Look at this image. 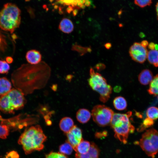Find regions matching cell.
Returning <instances> with one entry per match:
<instances>
[{
    "label": "cell",
    "instance_id": "1",
    "mask_svg": "<svg viewBox=\"0 0 158 158\" xmlns=\"http://www.w3.org/2000/svg\"><path fill=\"white\" fill-rule=\"evenodd\" d=\"M51 73L50 66L44 61L36 65L25 63L13 71L11 80L16 89L26 95L32 93L36 89L43 87Z\"/></svg>",
    "mask_w": 158,
    "mask_h": 158
},
{
    "label": "cell",
    "instance_id": "2",
    "mask_svg": "<svg viewBox=\"0 0 158 158\" xmlns=\"http://www.w3.org/2000/svg\"><path fill=\"white\" fill-rule=\"evenodd\" d=\"M47 137L39 125L26 128L20 136L18 143L22 146L25 153L28 154L35 151H40Z\"/></svg>",
    "mask_w": 158,
    "mask_h": 158
},
{
    "label": "cell",
    "instance_id": "3",
    "mask_svg": "<svg viewBox=\"0 0 158 158\" xmlns=\"http://www.w3.org/2000/svg\"><path fill=\"white\" fill-rule=\"evenodd\" d=\"M21 11L15 4L7 3L0 11V28L13 33L21 23Z\"/></svg>",
    "mask_w": 158,
    "mask_h": 158
},
{
    "label": "cell",
    "instance_id": "4",
    "mask_svg": "<svg viewBox=\"0 0 158 158\" xmlns=\"http://www.w3.org/2000/svg\"><path fill=\"white\" fill-rule=\"evenodd\" d=\"M132 114L131 111L124 114L114 113L110 123L115 138L124 144L127 143L129 134L135 130V127L130 121Z\"/></svg>",
    "mask_w": 158,
    "mask_h": 158
},
{
    "label": "cell",
    "instance_id": "5",
    "mask_svg": "<svg viewBox=\"0 0 158 158\" xmlns=\"http://www.w3.org/2000/svg\"><path fill=\"white\" fill-rule=\"evenodd\" d=\"M90 77L88 80L89 85L93 90L99 94L100 100L103 103L106 102L112 92L111 86L107 83L105 78L99 73L95 72L92 68L90 69Z\"/></svg>",
    "mask_w": 158,
    "mask_h": 158
},
{
    "label": "cell",
    "instance_id": "6",
    "mask_svg": "<svg viewBox=\"0 0 158 158\" xmlns=\"http://www.w3.org/2000/svg\"><path fill=\"white\" fill-rule=\"evenodd\" d=\"M139 144L148 156L154 158L158 152V131L153 128L147 130L142 134Z\"/></svg>",
    "mask_w": 158,
    "mask_h": 158
},
{
    "label": "cell",
    "instance_id": "7",
    "mask_svg": "<svg viewBox=\"0 0 158 158\" xmlns=\"http://www.w3.org/2000/svg\"><path fill=\"white\" fill-rule=\"evenodd\" d=\"M114 114L109 108L102 105H97L93 107L91 116L94 122L102 127L110 124Z\"/></svg>",
    "mask_w": 158,
    "mask_h": 158
},
{
    "label": "cell",
    "instance_id": "8",
    "mask_svg": "<svg viewBox=\"0 0 158 158\" xmlns=\"http://www.w3.org/2000/svg\"><path fill=\"white\" fill-rule=\"evenodd\" d=\"M24 116L20 114L15 117L8 119H3L0 116L1 124L7 126L10 130H17L34 123L37 121L36 117L33 116Z\"/></svg>",
    "mask_w": 158,
    "mask_h": 158
},
{
    "label": "cell",
    "instance_id": "9",
    "mask_svg": "<svg viewBox=\"0 0 158 158\" xmlns=\"http://www.w3.org/2000/svg\"><path fill=\"white\" fill-rule=\"evenodd\" d=\"M148 51L141 43L135 42L130 47L129 53L132 59L140 63H144L147 58Z\"/></svg>",
    "mask_w": 158,
    "mask_h": 158
},
{
    "label": "cell",
    "instance_id": "10",
    "mask_svg": "<svg viewBox=\"0 0 158 158\" xmlns=\"http://www.w3.org/2000/svg\"><path fill=\"white\" fill-rule=\"evenodd\" d=\"M15 110L22 109L26 103L24 95L18 90L13 88L7 94Z\"/></svg>",
    "mask_w": 158,
    "mask_h": 158
},
{
    "label": "cell",
    "instance_id": "11",
    "mask_svg": "<svg viewBox=\"0 0 158 158\" xmlns=\"http://www.w3.org/2000/svg\"><path fill=\"white\" fill-rule=\"evenodd\" d=\"M66 135L67 141L71 145L74 150L83 140L82 130L76 125H74Z\"/></svg>",
    "mask_w": 158,
    "mask_h": 158
},
{
    "label": "cell",
    "instance_id": "12",
    "mask_svg": "<svg viewBox=\"0 0 158 158\" xmlns=\"http://www.w3.org/2000/svg\"><path fill=\"white\" fill-rule=\"evenodd\" d=\"M14 110L7 94L0 96V110L4 113L13 114Z\"/></svg>",
    "mask_w": 158,
    "mask_h": 158
},
{
    "label": "cell",
    "instance_id": "13",
    "mask_svg": "<svg viewBox=\"0 0 158 158\" xmlns=\"http://www.w3.org/2000/svg\"><path fill=\"white\" fill-rule=\"evenodd\" d=\"M42 56L38 51L31 49L27 51L25 55V58L29 64L36 65L40 63L42 61Z\"/></svg>",
    "mask_w": 158,
    "mask_h": 158
},
{
    "label": "cell",
    "instance_id": "14",
    "mask_svg": "<svg viewBox=\"0 0 158 158\" xmlns=\"http://www.w3.org/2000/svg\"><path fill=\"white\" fill-rule=\"evenodd\" d=\"M11 40L8 35L0 30V56L8 51Z\"/></svg>",
    "mask_w": 158,
    "mask_h": 158
},
{
    "label": "cell",
    "instance_id": "15",
    "mask_svg": "<svg viewBox=\"0 0 158 158\" xmlns=\"http://www.w3.org/2000/svg\"><path fill=\"white\" fill-rule=\"evenodd\" d=\"M74 25L72 21L69 19L63 18L60 21L58 26L59 29L62 32L69 34L73 30Z\"/></svg>",
    "mask_w": 158,
    "mask_h": 158
},
{
    "label": "cell",
    "instance_id": "16",
    "mask_svg": "<svg viewBox=\"0 0 158 158\" xmlns=\"http://www.w3.org/2000/svg\"><path fill=\"white\" fill-rule=\"evenodd\" d=\"M152 72L148 69L143 70L139 74L138 80L140 84L143 85H147L150 83L153 79Z\"/></svg>",
    "mask_w": 158,
    "mask_h": 158
},
{
    "label": "cell",
    "instance_id": "17",
    "mask_svg": "<svg viewBox=\"0 0 158 158\" xmlns=\"http://www.w3.org/2000/svg\"><path fill=\"white\" fill-rule=\"evenodd\" d=\"M74 122L70 117H65L60 121L59 126L61 130L64 133L67 134L74 126Z\"/></svg>",
    "mask_w": 158,
    "mask_h": 158
},
{
    "label": "cell",
    "instance_id": "18",
    "mask_svg": "<svg viewBox=\"0 0 158 158\" xmlns=\"http://www.w3.org/2000/svg\"><path fill=\"white\" fill-rule=\"evenodd\" d=\"M91 113L85 109H79L77 112L76 118L78 121L82 123H86L90 120Z\"/></svg>",
    "mask_w": 158,
    "mask_h": 158
},
{
    "label": "cell",
    "instance_id": "19",
    "mask_svg": "<svg viewBox=\"0 0 158 158\" xmlns=\"http://www.w3.org/2000/svg\"><path fill=\"white\" fill-rule=\"evenodd\" d=\"M10 81L6 78H0V96L7 94L11 90Z\"/></svg>",
    "mask_w": 158,
    "mask_h": 158
},
{
    "label": "cell",
    "instance_id": "20",
    "mask_svg": "<svg viewBox=\"0 0 158 158\" xmlns=\"http://www.w3.org/2000/svg\"><path fill=\"white\" fill-rule=\"evenodd\" d=\"M115 108L118 110L125 109L127 107V103L126 99L123 97L118 96L115 97L113 102Z\"/></svg>",
    "mask_w": 158,
    "mask_h": 158
},
{
    "label": "cell",
    "instance_id": "21",
    "mask_svg": "<svg viewBox=\"0 0 158 158\" xmlns=\"http://www.w3.org/2000/svg\"><path fill=\"white\" fill-rule=\"evenodd\" d=\"M91 143L87 140H83L77 146L74 150L80 154H85L88 152Z\"/></svg>",
    "mask_w": 158,
    "mask_h": 158
},
{
    "label": "cell",
    "instance_id": "22",
    "mask_svg": "<svg viewBox=\"0 0 158 158\" xmlns=\"http://www.w3.org/2000/svg\"><path fill=\"white\" fill-rule=\"evenodd\" d=\"M147 91L150 95H158V74L153 77L150 83Z\"/></svg>",
    "mask_w": 158,
    "mask_h": 158
},
{
    "label": "cell",
    "instance_id": "23",
    "mask_svg": "<svg viewBox=\"0 0 158 158\" xmlns=\"http://www.w3.org/2000/svg\"><path fill=\"white\" fill-rule=\"evenodd\" d=\"M147 59L150 64L158 67V50L154 49L148 51Z\"/></svg>",
    "mask_w": 158,
    "mask_h": 158
},
{
    "label": "cell",
    "instance_id": "24",
    "mask_svg": "<svg viewBox=\"0 0 158 158\" xmlns=\"http://www.w3.org/2000/svg\"><path fill=\"white\" fill-rule=\"evenodd\" d=\"M154 121L148 117L145 118L137 129L138 132H140L151 127L154 124Z\"/></svg>",
    "mask_w": 158,
    "mask_h": 158
},
{
    "label": "cell",
    "instance_id": "25",
    "mask_svg": "<svg viewBox=\"0 0 158 158\" xmlns=\"http://www.w3.org/2000/svg\"><path fill=\"white\" fill-rule=\"evenodd\" d=\"M73 147L67 141L61 145L59 147L60 153L65 155H70L73 152Z\"/></svg>",
    "mask_w": 158,
    "mask_h": 158
},
{
    "label": "cell",
    "instance_id": "26",
    "mask_svg": "<svg viewBox=\"0 0 158 158\" xmlns=\"http://www.w3.org/2000/svg\"><path fill=\"white\" fill-rule=\"evenodd\" d=\"M88 152L92 158H99L100 150L94 142H91L90 147Z\"/></svg>",
    "mask_w": 158,
    "mask_h": 158
},
{
    "label": "cell",
    "instance_id": "27",
    "mask_svg": "<svg viewBox=\"0 0 158 158\" xmlns=\"http://www.w3.org/2000/svg\"><path fill=\"white\" fill-rule=\"evenodd\" d=\"M147 117L153 120L158 118V108L155 107H149L146 113Z\"/></svg>",
    "mask_w": 158,
    "mask_h": 158
},
{
    "label": "cell",
    "instance_id": "28",
    "mask_svg": "<svg viewBox=\"0 0 158 158\" xmlns=\"http://www.w3.org/2000/svg\"><path fill=\"white\" fill-rule=\"evenodd\" d=\"M10 129L6 125H0V138L5 139L9 134Z\"/></svg>",
    "mask_w": 158,
    "mask_h": 158
},
{
    "label": "cell",
    "instance_id": "29",
    "mask_svg": "<svg viewBox=\"0 0 158 158\" xmlns=\"http://www.w3.org/2000/svg\"><path fill=\"white\" fill-rule=\"evenodd\" d=\"M10 68V66L6 61L0 60V73H8Z\"/></svg>",
    "mask_w": 158,
    "mask_h": 158
},
{
    "label": "cell",
    "instance_id": "30",
    "mask_svg": "<svg viewBox=\"0 0 158 158\" xmlns=\"http://www.w3.org/2000/svg\"><path fill=\"white\" fill-rule=\"evenodd\" d=\"M45 158H68L65 154L60 152H51L47 154Z\"/></svg>",
    "mask_w": 158,
    "mask_h": 158
},
{
    "label": "cell",
    "instance_id": "31",
    "mask_svg": "<svg viewBox=\"0 0 158 158\" xmlns=\"http://www.w3.org/2000/svg\"><path fill=\"white\" fill-rule=\"evenodd\" d=\"M135 4L143 8L147 6H150L152 3V0H135Z\"/></svg>",
    "mask_w": 158,
    "mask_h": 158
},
{
    "label": "cell",
    "instance_id": "32",
    "mask_svg": "<svg viewBox=\"0 0 158 158\" xmlns=\"http://www.w3.org/2000/svg\"><path fill=\"white\" fill-rule=\"evenodd\" d=\"M59 3L63 5L74 7L77 5L78 0H59Z\"/></svg>",
    "mask_w": 158,
    "mask_h": 158
},
{
    "label": "cell",
    "instance_id": "33",
    "mask_svg": "<svg viewBox=\"0 0 158 158\" xmlns=\"http://www.w3.org/2000/svg\"><path fill=\"white\" fill-rule=\"evenodd\" d=\"M75 158H92L88 152L85 154H80L77 153L75 154Z\"/></svg>",
    "mask_w": 158,
    "mask_h": 158
},
{
    "label": "cell",
    "instance_id": "34",
    "mask_svg": "<svg viewBox=\"0 0 158 158\" xmlns=\"http://www.w3.org/2000/svg\"><path fill=\"white\" fill-rule=\"evenodd\" d=\"M107 135V132L106 131H104L102 133L97 132L95 133V136L97 138H100L103 137H106Z\"/></svg>",
    "mask_w": 158,
    "mask_h": 158
},
{
    "label": "cell",
    "instance_id": "35",
    "mask_svg": "<svg viewBox=\"0 0 158 158\" xmlns=\"http://www.w3.org/2000/svg\"><path fill=\"white\" fill-rule=\"evenodd\" d=\"M155 44L153 42H150L148 45V47L150 49V50L155 49Z\"/></svg>",
    "mask_w": 158,
    "mask_h": 158
},
{
    "label": "cell",
    "instance_id": "36",
    "mask_svg": "<svg viewBox=\"0 0 158 158\" xmlns=\"http://www.w3.org/2000/svg\"><path fill=\"white\" fill-rule=\"evenodd\" d=\"M6 61L8 63H12L13 61V58L10 56H7L6 57Z\"/></svg>",
    "mask_w": 158,
    "mask_h": 158
},
{
    "label": "cell",
    "instance_id": "37",
    "mask_svg": "<svg viewBox=\"0 0 158 158\" xmlns=\"http://www.w3.org/2000/svg\"><path fill=\"white\" fill-rule=\"evenodd\" d=\"M141 45L144 47H146L148 45L149 43L147 41L143 40L141 43Z\"/></svg>",
    "mask_w": 158,
    "mask_h": 158
},
{
    "label": "cell",
    "instance_id": "38",
    "mask_svg": "<svg viewBox=\"0 0 158 158\" xmlns=\"http://www.w3.org/2000/svg\"><path fill=\"white\" fill-rule=\"evenodd\" d=\"M105 67L104 65L102 63H99L96 65V68L98 70L101 69H103L104 68V67Z\"/></svg>",
    "mask_w": 158,
    "mask_h": 158
},
{
    "label": "cell",
    "instance_id": "39",
    "mask_svg": "<svg viewBox=\"0 0 158 158\" xmlns=\"http://www.w3.org/2000/svg\"><path fill=\"white\" fill-rule=\"evenodd\" d=\"M105 46L106 48L109 49L111 47V45L110 43H107L105 44Z\"/></svg>",
    "mask_w": 158,
    "mask_h": 158
},
{
    "label": "cell",
    "instance_id": "40",
    "mask_svg": "<svg viewBox=\"0 0 158 158\" xmlns=\"http://www.w3.org/2000/svg\"><path fill=\"white\" fill-rule=\"evenodd\" d=\"M156 10L157 14V19L158 20V2L156 5Z\"/></svg>",
    "mask_w": 158,
    "mask_h": 158
},
{
    "label": "cell",
    "instance_id": "41",
    "mask_svg": "<svg viewBox=\"0 0 158 158\" xmlns=\"http://www.w3.org/2000/svg\"><path fill=\"white\" fill-rule=\"evenodd\" d=\"M155 49L158 50V45L157 44H155Z\"/></svg>",
    "mask_w": 158,
    "mask_h": 158
}]
</instances>
